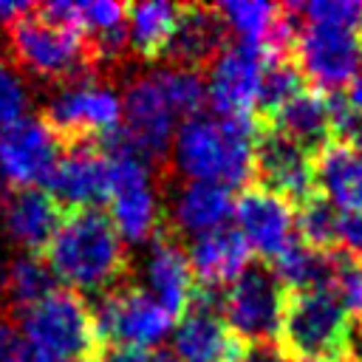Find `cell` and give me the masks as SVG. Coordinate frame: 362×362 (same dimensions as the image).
Instances as JSON below:
<instances>
[{
    "label": "cell",
    "mask_w": 362,
    "mask_h": 362,
    "mask_svg": "<svg viewBox=\"0 0 362 362\" xmlns=\"http://www.w3.org/2000/svg\"><path fill=\"white\" fill-rule=\"evenodd\" d=\"M178 20L173 3H136L127 6V48L133 57L153 62L161 59Z\"/></svg>",
    "instance_id": "cell-26"
},
{
    "label": "cell",
    "mask_w": 362,
    "mask_h": 362,
    "mask_svg": "<svg viewBox=\"0 0 362 362\" xmlns=\"http://www.w3.org/2000/svg\"><path fill=\"white\" fill-rule=\"evenodd\" d=\"M93 362H153V354L130 345H99Z\"/></svg>",
    "instance_id": "cell-35"
},
{
    "label": "cell",
    "mask_w": 362,
    "mask_h": 362,
    "mask_svg": "<svg viewBox=\"0 0 362 362\" xmlns=\"http://www.w3.org/2000/svg\"><path fill=\"white\" fill-rule=\"evenodd\" d=\"M23 342L45 356L85 359L99 351L90 305L71 288H51L42 300L17 314Z\"/></svg>",
    "instance_id": "cell-5"
},
{
    "label": "cell",
    "mask_w": 362,
    "mask_h": 362,
    "mask_svg": "<svg viewBox=\"0 0 362 362\" xmlns=\"http://www.w3.org/2000/svg\"><path fill=\"white\" fill-rule=\"evenodd\" d=\"M286 288L274 277L272 266L252 260L238 280L223 288L221 314L226 328L243 342H277L283 320Z\"/></svg>",
    "instance_id": "cell-6"
},
{
    "label": "cell",
    "mask_w": 362,
    "mask_h": 362,
    "mask_svg": "<svg viewBox=\"0 0 362 362\" xmlns=\"http://www.w3.org/2000/svg\"><path fill=\"white\" fill-rule=\"evenodd\" d=\"M305 88H311V85L303 79V74L297 71L291 57H272V59H266V68H263V76H260V88H257V102H255L252 124L269 122L288 99H294Z\"/></svg>",
    "instance_id": "cell-27"
},
{
    "label": "cell",
    "mask_w": 362,
    "mask_h": 362,
    "mask_svg": "<svg viewBox=\"0 0 362 362\" xmlns=\"http://www.w3.org/2000/svg\"><path fill=\"white\" fill-rule=\"evenodd\" d=\"M354 317L334 288L286 291L280 348L294 362H348Z\"/></svg>",
    "instance_id": "cell-3"
},
{
    "label": "cell",
    "mask_w": 362,
    "mask_h": 362,
    "mask_svg": "<svg viewBox=\"0 0 362 362\" xmlns=\"http://www.w3.org/2000/svg\"><path fill=\"white\" fill-rule=\"evenodd\" d=\"M339 249L322 252L300 238H294L277 257H274V277L283 283L286 291H308V288H331L334 269H337Z\"/></svg>",
    "instance_id": "cell-24"
},
{
    "label": "cell",
    "mask_w": 362,
    "mask_h": 362,
    "mask_svg": "<svg viewBox=\"0 0 362 362\" xmlns=\"http://www.w3.org/2000/svg\"><path fill=\"white\" fill-rule=\"evenodd\" d=\"M122 116L124 124L119 127L122 136L130 141V147L153 164L161 175H167V153L175 130V113L167 105L153 71L147 74H133L124 82V96H122Z\"/></svg>",
    "instance_id": "cell-10"
},
{
    "label": "cell",
    "mask_w": 362,
    "mask_h": 362,
    "mask_svg": "<svg viewBox=\"0 0 362 362\" xmlns=\"http://www.w3.org/2000/svg\"><path fill=\"white\" fill-rule=\"evenodd\" d=\"M45 266L71 291L107 294L130 280V257L122 235L102 206L62 209L59 223L45 246Z\"/></svg>",
    "instance_id": "cell-1"
},
{
    "label": "cell",
    "mask_w": 362,
    "mask_h": 362,
    "mask_svg": "<svg viewBox=\"0 0 362 362\" xmlns=\"http://www.w3.org/2000/svg\"><path fill=\"white\" fill-rule=\"evenodd\" d=\"M317 189L342 212H362V150L331 141L314 156Z\"/></svg>",
    "instance_id": "cell-23"
},
{
    "label": "cell",
    "mask_w": 362,
    "mask_h": 362,
    "mask_svg": "<svg viewBox=\"0 0 362 362\" xmlns=\"http://www.w3.org/2000/svg\"><path fill=\"white\" fill-rule=\"evenodd\" d=\"M6 57L17 71H25L40 82L62 88L82 79H99L85 37L48 23L37 6L6 28Z\"/></svg>",
    "instance_id": "cell-4"
},
{
    "label": "cell",
    "mask_w": 362,
    "mask_h": 362,
    "mask_svg": "<svg viewBox=\"0 0 362 362\" xmlns=\"http://www.w3.org/2000/svg\"><path fill=\"white\" fill-rule=\"evenodd\" d=\"M90 314L99 345H130L147 351L173 328V317L150 297L147 288L130 280L102 294L90 305Z\"/></svg>",
    "instance_id": "cell-8"
},
{
    "label": "cell",
    "mask_w": 362,
    "mask_h": 362,
    "mask_svg": "<svg viewBox=\"0 0 362 362\" xmlns=\"http://www.w3.org/2000/svg\"><path fill=\"white\" fill-rule=\"evenodd\" d=\"M218 11H221V17H223L229 34L238 37V42L257 45V48L266 54V45H269V40H272V31H274L280 6L235 0V3H221Z\"/></svg>",
    "instance_id": "cell-28"
},
{
    "label": "cell",
    "mask_w": 362,
    "mask_h": 362,
    "mask_svg": "<svg viewBox=\"0 0 362 362\" xmlns=\"http://www.w3.org/2000/svg\"><path fill=\"white\" fill-rule=\"evenodd\" d=\"M252 127H274L277 133H283L286 139H291L294 144H300L303 150H308L311 156H317L320 150H325L334 141L331 139L328 96L320 93V90H314V88L300 90L269 122L252 124Z\"/></svg>",
    "instance_id": "cell-22"
},
{
    "label": "cell",
    "mask_w": 362,
    "mask_h": 362,
    "mask_svg": "<svg viewBox=\"0 0 362 362\" xmlns=\"http://www.w3.org/2000/svg\"><path fill=\"white\" fill-rule=\"evenodd\" d=\"M291 62L314 90L337 93L362 71V34L300 20Z\"/></svg>",
    "instance_id": "cell-7"
},
{
    "label": "cell",
    "mask_w": 362,
    "mask_h": 362,
    "mask_svg": "<svg viewBox=\"0 0 362 362\" xmlns=\"http://www.w3.org/2000/svg\"><path fill=\"white\" fill-rule=\"evenodd\" d=\"M59 153L62 144L57 133L40 116H25L0 127V181L11 189L48 184Z\"/></svg>",
    "instance_id": "cell-13"
},
{
    "label": "cell",
    "mask_w": 362,
    "mask_h": 362,
    "mask_svg": "<svg viewBox=\"0 0 362 362\" xmlns=\"http://www.w3.org/2000/svg\"><path fill=\"white\" fill-rule=\"evenodd\" d=\"M144 277H147L150 297L173 320H178L187 311V305L198 288L192 269H189V260H187V252H184V240L173 229H167L164 223L150 240Z\"/></svg>",
    "instance_id": "cell-18"
},
{
    "label": "cell",
    "mask_w": 362,
    "mask_h": 362,
    "mask_svg": "<svg viewBox=\"0 0 362 362\" xmlns=\"http://www.w3.org/2000/svg\"><path fill=\"white\" fill-rule=\"evenodd\" d=\"M339 218H342V212L325 195L317 192L314 198L294 206L297 238L314 249H322V252L339 249Z\"/></svg>",
    "instance_id": "cell-29"
},
{
    "label": "cell",
    "mask_w": 362,
    "mask_h": 362,
    "mask_svg": "<svg viewBox=\"0 0 362 362\" xmlns=\"http://www.w3.org/2000/svg\"><path fill=\"white\" fill-rule=\"evenodd\" d=\"M153 76L175 116H184V119L201 116L206 105V79L201 71L170 65V68H156Z\"/></svg>",
    "instance_id": "cell-30"
},
{
    "label": "cell",
    "mask_w": 362,
    "mask_h": 362,
    "mask_svg": "<svg viewBox=\"0 0 362 362\" xmlns=\"http://www.w3.org/2000/svg\"><path fill=\"white\" fill-rule=\"evenodd\" d=\"M122 105L113 88L102 79H82L57 88L42 110V122L57 133L59 144L102 141L119 130Z\"/></svg>",
    "instance_id": "cell-9"
},
{
    "label": "cell",
    "mask_w": 362,
    "mask_h": 362,
    "mask_svg": "<svg viewBox=\"0 0 362 362\" xmlns=\"http://www.w3.org/2000/svg\"><path fill=\"white\" fill-rule=\"evenodd\" d=\"M252 181H257L260 189L274 192L294 206L320 192L314 156L291 139H286L283 133H277L274 127H255Z\"/></svg>",
    "instance_id": "cell-11"
},
{
    "label": "cell",
    "mask_w": 362,
    "mask_h": 362,
    "mask_svg": "<svg viewBox=\"0 0 362 362\" xmlns=\"http://www.w3.org/2000/svg\"><path fill=\"white\" fill-rule=\"evenodd\" d=\"M14 348H17V345H14ZM3 362H17V359H14V351H11V354H8V356H6Z\"/></svg>",
    "instance_id": "cell-39"
},
{
    "label": "cell",
    "mask_w": 362,
    "mask_h": 362,
    "mask_svg": "<svg viewBox=\"0 0 362 362\" xmlns=\"http://www.w3.org/2000/svg\"><path fill=\"white\" fill-rule=\"evenodd\" d=\"M223 291L195 288L187 311L173 334V356L178 362H238L243 339H238L221 314Z\"/></svg>",
    "instance_id": "cell-12"
},
{
    "label": "cell",
    "mask_w": 362,
    "mask_h": 362,
    "mask_svg": "<svg viewBox=\"0 0 362 362\" xmlns=\"http://www.w3.org/2000/svg\"><path fill=\"white\" fill-rule=\"evenodd\" d=\"M175 173L189 181L221 187H243L252 181L255 164V127L243 119L192 116L184 119L173 136Z\"/></svg>",
    "instance_id": "cell-2"
},
{
    "label": "cell",
    "mask_w": 362,
    "mask_h": 362,
    "mask_svg": "<svg viewBox=\"0 0 362 362\" xmlns=\"http://www.w3.org/2000/svg\"><path fill=\"white\" fill-rule=\"evenodd\" d=\"M339 249L362 263V212H342V218H339Z\"/></svg>",
    "instance_id": "cell-33"
},
{
    "label": "cell",
    "mask_w": 362,
    "mask_h": 362,
    "mask_svg": "<svg viewBox=\"0 0 362 362\" xmlns=\"http://www.w3.org/2000/svg\"><path fill=\"white\" fill-rule=\"evenodd\" d=\"M14 359H17V362H93V356H85V359H57V356H45V354L28 348L23 339H17Z\"/></svg>",
    "instance_id": "cell-36"
},
{
    "label": "cell",
    "mask_w": 362,
    "mask_h": 362,
    "mask_svg": "<svg viewBox=\"0 0 362 362\" xmlns=\"http://www.w3.org/2000/svg\"><path fill=\"white\" fill-rule=\"evenodd\" d=\"M266 59L269 57L249 42H229L218 54L206 82V99L212 102L215 116L252 122Z\"/></svg>",
    "instance_id": "cell-14"
},
{
    "label": "cell",
    "mask_w": 362,
    "mask_h": 362,
    "mask_svg": "<svg viewBox=\"0 0 362 362\" xmlns=\"http://www.w3.org/2000/svg\"><path fill=\"white\" fill-rule=\"evenodd\" d=\"M51 198L59 209L99 206L107 201L110 167L102 150V141H68L62 144L57 170L48 181Z\"/></svg>",
    "instance_id": "cell-15"
},
{
    "label": "cell",
    "mask_w": 362,
    "mask_h": 362,
    "mask_svg": "<svg viewBox=\"0 0 362 362\" xmlns=\"http://www.w3.org/2000/svg\"><path fill=\"white\" fill-rule=\"evenodd\" d=\"M0 215L6 235L25 255H40L45 252L62 209L51 198V192L40 187H28V189H6L0 198Z\"/></svg>",
    "instance_id": "cell-20"
},
{
    "label": "cell",
    "mask_w": 362,
    "mask_h": 362,
    "mask_svg": "<svg viewBox=\"0 0 362 362\" xmlns=\"http://www.w3.org/2000/svg\"><path fill=\"white\" fill-rule=\"evenodd\" d=\"M238 362H294L280 342H243Z\"/></svg>",
    "instance_id": "cell-34"
},
{
    "label": "cell",
    "mask_w": 362,
    "mask_h": 362,
    "mask_svg": "<svg viewBox=\"0 0 362 362\" xmlns=\"http://www.w3.org/2000/svg\"><path fill=\"white\" fill-rule=\"evenodd\" d=\"M25 110H28V88L17 65L6 54H0V127L25 119Z\"/></svg>",
    "instance_id": "cell-32"
},
{
    "label": "cell",
    "mask_w": 362,
    "mask_h": 362,
    "mask_svg": "<svg viewBox=\"0 0 362 362\" xmlns=\"http://www.w3.org/2000/svg\"><path fill=\"white\" fill-rule=\"evenodd\" d=\"M235 221L238 232L260 257H277L294 238V204L286 198L266 192L260 187H246L235 198Z\"/></svg>",
    "instance_id": "cell-16"
},
{
    "label": "cell",
    "mask_w": 362,
    "mask_h": 362,
    "mask_svg": "<svg viewBox=\"0 0 362 362\" xmlns=\"http://www.w3.org/2000/svg\"><path fill=\"white\" fill-rule=\"evenodd\" d=\"M226 45H229V28L218 6L187 3L178 6V20L161 59L173 62V68L201 71L209 68Z\"/></svg>",
    "instance_id": "cell-17"
},
{
    "label": "cell",
    "mask_w": 362,
    "mask_h": 362,
    "mask_svg": "<svg viewBox=\"0 0 362 362\" xmlns=\"http://www.w3.org/2000/svg\"><path fill=\"white\" fill-rule=\"evenodd\" d=\"M345 99L351 102V107L362 116V71L354 76V82L348 85V93H345Z\"/></svg>",
    "instance_id": "cell-38"
},
{
    "label": "cell",
    "mask_w": 362,
    "mask_h": 362,
    "mask_svg": "<svg viewBox=\"0 0 362 362\" xmlns=\"http://www.w3.org/2000/svg\"><path fill=\"white\" fill-rule=\"evenodd\" d=\"M187 260H189L195 286L223 291L252 263V249L238 229L221 226L209 235L195 238L189 243Z\"/></svg>",
    "instance_id": "cell-21"
},
{
    "label": "cell",
    "mask_w": 362,
    "mask_h": 362,
    "mask_svg": "<svg viewBox=\"0 0 362 362\" xmlns=\"http://www.w3.org/2000/svg\"><path fill=\"white\" fill-rule=\"evenodd\" d=\"M34 6L31 3H14V0H0V25L8 28L11 23H17L20 17H25Z\"/></svg>",
    "instance_id": "cell-37"
},
{
    "label": "cell",
    "mask_w": 362,
    "mask_h": 362,
    "mask_svg": "<svg viewBox=\"0 0 362 362\" xmlns=\"http://www.w3.org/2000/svg\"><path fill=\"white\" fill-rule=\"evenodd\" d=\"M235 212V198L229 187L206 181H184L170 192V206L164 209V226L173 229L181 240L201 238L226 226Z\"/></svg>",
    "instance_id": "cell-19"
},
{
    "label": "cell",
    "mask_w": 362,
    "mask_h": 362,
    "mask_svg": "<svg viewBox=\"0 0 362 362\" xmlns=\"http://www.w3.org/2000/svg\"><path fill=\"white\" fill-rule=\"evenodd\" d=\"M303 23L337 25L362 34V3L359 0H314V3H291Z\"/></svg>",
    "instance_id": "cell-31"
},
{
    "label": "cell",
    "mask_w": 362,
    "mask_h": 362,
    "mask_svg": "<svg viewBox=\"0 0 362 362\" xmlns=\"http://www.w3.org/2000/svg\"><path fill=\"white\" fill-rule=\"evenodd\" d=\"M54 288V274L37 255H20L0 266V311L14 322L20 311Z\"/></svg>",
    "instance_id": "cell-25"
}]
</instances>
